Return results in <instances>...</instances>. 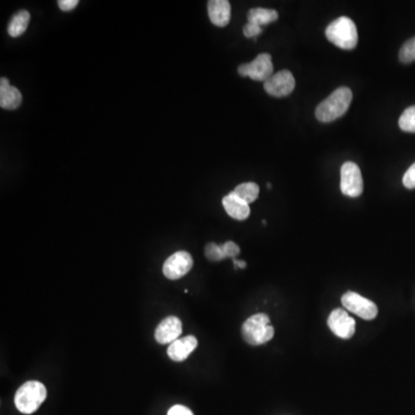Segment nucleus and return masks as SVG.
I'll return each mask as SVG.
<instances>
[{
  "label": "nucleus",
  "mask_w": 415,
  "mask_h": 415,
  "mask_svg": "<svg viewBox=\"0 0 415 415\" xmlns=\"http://www.w3.org/2000/svg\"><path fill=\"white\" fill-rule=\"evenodd\" d=\"M399 127L407 133H415V105L402 112L399 118Z\"/></svg>",
  "instance_id": "6ab92c4d"
},
{
  "label": "nucleus",
  "mask_w": 415,
  "mask_h": 415,
  "mask_svg": "<svg viewBox=\"0 0 415 415\" xmlns=\"http://www.w3.org/2000/svg\"><path fill=\"white\" fill-rule=\"evenodd\" d=\"M198 347V339L194 336L179 338L170 344L168 354L171 360L175 362L184 361L189 357V354Z\"/></svg>",
  "instance_id": "f8f14e48"
},
{
  "label": "nucleus",
  "mask_w": 415,
  "mask_h": 415,
  "mask_svg": "<svg viewBox=\"0 0 415 415\" xmlns=\"http://www.w3.org/2000/svg\"><path fill=\"white\" fill-rule=\"evenodd\" d=\"M233 263H234V266H236V268H241V269H243V268H246V262H245V261H239V259H233Z\"/></svg>",
  "instance_id": "bb28decb"
},
{
  "label": "nucleus",
  "mask_w": 415,
  "mask_h": 415,
  "mask_svg": "<svg viewBox=\"0 0 415 415\" xmlns=\"http://www.w3.org/2000/svg\"><path fill=\"white\" fill-rule=\"evenodd\" d=\"M341 304L346 311L358 315L359 318L370 321L376 318L379 309L373 301L363 298L362 295L355 292H346L341 297Z\"/></svg>",
  "instance_id": "0eeeda50"
},
{
  "label": "nucleus",
  "mask_w": 415,
  "mask_h": 415,
  "mask_svg": "<svg viewBox=\"0 0 415 415\" xmlns=\"http://www.w3.org/2000/svg\"><path fill=\"white\" fill-rule=\"evenodd\" d=\"M402 184H404L406 189H415V163L406 171L404 178H402Z\"/></svg>",
  "instance_id": "5701e85b"
},
{
  "label": "nucleus",
  "mask_w": 415,
  "mask_h": 415,
  "mask_svg": "<svg viewBox=\"0 0 415 415\" xmlns=\"http://www.w3.org/2000/svg\"><path fill=\"white\" fill-rule=\"evenodd\" d=\"M78 0H60L59 1V8L64 11V12H69V11L74 10L75 7L78 6Z\"/></svg>",
  "instance_id": "a878e982"
},
{
  "label": "nucleus",
  "mask_w": 415,
  "mask_h": 415,
  "mask_svg": "<svg viewBox=\"0 0 415 415\" xmlns=\"http://www.w3.org/2000/svg\"><path fill=\"white\" fill-rule=\"evenodd\" d=\"M330 330L341 339H350L355 334V321L344 309H334L328 318Z\"/></svg>",
  "instance_id": "9d476101"
},
{
  "label": "nucleus",
  "mask_w": 415,
  "mask_h": 415,
  "mask_svg": "<svg viewBox=\"0 0 415 415\" xmlns=\"http://www.w3.org/2000/svg\"><path fill=\"white\" fill-rule=\"evenodd\" d=\"M353 94L350 88L341 87L336 89L328 98L318 104L315 116L321 123H331L346 114Z\"/></svg>",
  "instance_id": "f257e3e1"
},
{
  "label": "nucleus",
  "mask_w": 415,
  "mask_h": 415,
  "mask_svg": "<svg viewBox=\"0 0 415 415\" xmlns=\"http://www.w3.org/2000/svg\"><path fill=\"white\" fill-rule=\"evenodd\" d=\"M168 415H194L191 409H187L186 406L175 405L170 409Z\"/></svg>",
  "instance_id": "393cba45"
},
{
  "label": "nucleus",
  "mask_w": 415,
  "mask_h": 415,
  "mask_svg": "<svg viewBox=\"0 0 415 415\" xmlns=\"http://www.w3.org/2000/svg\"><path fill=\"white\" fill-rule=\"evenodd\" d=\"M232 193L250 205L259 198V187L255 182H243L241 185L237 186Z\"/></svg>",
  "instance_id": "a211bd4d"
},
{
  "label": "nucleus",
  "mask_w": 415,
  "mask_h": 415,
  "mask_svg": "<svg viewBox=\"0 0 415 415\" xmlns=\"http://www.w3.org/2000/svg\"><path fill=\"white\" fill-rule=\"evenodd\" d=\"M294 88V76L287 69L278 72L264 82V89L273 97H286L290 94H292Z\"/></svg>",
  "instance_id": "1a4fd4ad"
},
{
  "label": "nucleus",
  "mask_w": 415,
  "mask_h": 415,
  "mask_svg": "<svg viewBox=\"0 0 415 415\" xmlns=\"http://www.w3.org/2000/svg\"><path fill=\"white\" fill-rule=\"evenodd\" d=\"M238 72L241 76H248L255 81L266 82L273 75V58L269 53H261L253 62L239 66Z\"/></svg>",
  "instance_id": "39448f33"
},
{
  "label": "nucleus",
  "mask_w": 415,
  "mask_h": 415,
  "mask_svg": "<svg viewBox=\"0 0 415 415\" xmlns=\"http://www.w3.org/2000/svg\"><path fill=\"white\" fill-rule=\"evenodd\" d=\"M223 205H224L225 211L229 214V216L233 219L245 221L250 217V205L241 200L240 198H238L237 195H234L232 191L223 198Z\"/></svg>",
  "instance_id": "2eb2a0df"
},
{
  "label": "nucleus",
  "mask_w": 415,
  "mask_h": 415,
  "mask_svg": "<svg viewBox=\"0 0 415 415\" xmlns=\"http://www.w3.org/2000/svg\"><path fill=\"white\" fill-rule=\"evenodd\" d=\"M261 33H262V27L254 25V23L248 22L246 26L243 27V35L248 37V39L257 37Z\"/></svg>",
  "instance_id": "b1692460"
},
{
  "label": "nucleus",
  "mask_w": 415,
  "mask_h": 415,
  "mask_svg": "<svg viewBox=\"0 0 415 415\" xmlns=\"http://www.w3.org/2000/svg\"><path fill=\"white\" fill-rule=\"evenodd\" d=\"M46 395L48 393L44 384L37 381H29L20 386L14 397V402L20 412L33 414L44 402Z\"/></svg>",
  "instance_id": "7ed1b4c3"
},
{
  "label": "nucleus",
  "mask_w": 415,
  "mask_h": 415,
  "mask_svg": "<svg viewBox=\"0 0 415 415\" xmlns=\"http://www.w3.org/2000/svg\"><path fill=\"white\" fill-rule=\"evenodd\" d=\"M399 60L402 64L415 62V37L409 39L399 51Z\"/></svg>",
  "instance_id": "aec40b11"
},
{
  "label": "nucleus",
  "mask_w": 415,
  "mask_h": 415,
  "mask_svg": "<svg viewBox=\"0 0 415 415\" xmlns=\"http://www.w3.org/2000/svg\"><path fill=\"white\" fill-rule=\"evenodd\" d=\"M205 257H207L211 262H218L224 259V252H223V247L218 246L216 243H208L205 250Z\"/></svg>",
  "instance_id": "412c9836"
},
{
  "label": "nucleus",
  "mask_w": 415,
  "mask_h": 415,
  "mask_svg": "<svg viewBox=\"0 0 415 415\" xmlns=\"http://www.w3.org/2000/svg\"><path fill=\"white\" fill-rule=\"evenodd\" d=\"M247 19H248V22L254 23L257 26H266V25H269L278 19V12L275 10L257 7V8H253L248 12Z\"/></svg>",
  "instance_id": "dca6fc26"
},
{
  "label": "nucleus",
  "mask_w": 415,
  "mask_h": 415,
  "mask_svg": "<svg viewBox=\"0 0 415 415\" xmlns=\"http://www.w3.org/2000/svg\"><path fill=\"white\" fill-rule=\"evenodd\" d=\"M275 336V329L270 323V318L266 314L250 316L243 325V337L252 346L266 344Z\"/></svg>",
  "instance_id": "20e7f679"
},
{
  "label": "nucleus",
  "mask_w": 415,
  "mask_h": 415,
  "mask_svg": "<svg viewBox=\"0 0 415 415\" xmlns=\"http://www.w3.org/2000/svg\"><path fill=\"white\" fill-rule=\"evenodd\" d=\"M325 36L332 44L343 50H353L358 46L355 23L347 17L338 18L327 27Z\"/></svg>",
  "instance_id": "f03ea898"
},
{
  "label": "nucleus",
  "mask_w": 415,
  "mask_h": 415,
  "mask_svg": "<svg viewBox=\"0 0 415 415\" xmlns=\"http://www.w3.org/2000/svg\"><path fill=\"white\" fill-rule=\"evenodd\" d=\"M22 103V94L12 87L6 78L0 80V107L5 110H15Z\"/></svg>",
  "instance_id": "ddd939ff"
},
{
  "label": "nucleus",
  "mask_w": 415,
  "mask_h": 415,
  "mask_svg": "<svg viewBox=\"0 0 415 415\" xmlns=\"http://www.w3.org/2000/svg\"><path fill=\"white\" fill-rule=\"evenodd\" d=\"M223 247V252H224L225 259H236V257L240 254V248L238 246L237 243L233 241H227L224 245H222Z\"/></svg>",
  "instance_id": "4be33fe9"
},
{
  "label": "nucleus",
  "mask_w": 415,
  "mask_h": 415,
  "mask_svg": "<svg viewBox=\"0 0 415 415\" xmlns=\"http://www.w3.org/2000/svg\"><path fill=\"white\" fill-rule=\"evenodd\" d=\"M193 268V257L184 250L172 254L163 266V273L166 278L177 280L185 276Z\"/></svg>",
  "instance_id": "6e6552de"
},
{
  "label": "nucleus",
  "mask_w": 415,
  "mask_h": 415,
  "mask_svg": "<svg viewBox=\"0 0 415 415\" xmlns=\"http://www.w3.org/2000/svg\"><path fill=\"white\" fill-rule=\"evenodd\" d=\"M182 332V323L178 318L169 316L164 318L156 328L155 338L159 344H171L180 337Z\"/></svg>",
  "instance_id": "9b49d317"
},
{
  "label": "nucleus",
  "mask_w": 415,
  "mask_h": 415,
  "mask_svg": "<svg viewBox=\"0 0 415 415\" xmlns=\"http://www.w3.org/2000/svg\"><path fill=\"white\" fill-rule=\"evenodd\" d=\"M341 189L348 198H359L363 191V179L360 168L353 162H346L341 166Z\"/></svg>",
  "instance_id": "423d86ee"
},
{
  "label": "nucleus",
  "mask_w": 415,
  "mask_h": 415,
  "mask_svg": "<svg viewBox=\"0 0 415 415\" xmlns=\"http://www.w3.org/2000/svg\"><path fill=\"white\" fill-rule=\"evenodd\" d=\"M208 13L215 26H227L231 20L230 3L227 0H210L208 3Z\"/></svg>",
  "instance_id": "4468645a"
},
{
  "label": "nucleus",
  "mask_w": 415,
  "mask_h": 415,
  "mask_svg": "<svg viewBox=\"0 0 415 415\" xmlns=\"http://www.w3.org/2000/svg\"><path fill=\"white\" fill-rule=\"evenodd\" d=\"M30 14L28 11H20L17 14H14L7 27V32L12 37H19L26 32L29 26Z\"/></svg>",
  "instance_id": "f3484780"
}]
</instances>
